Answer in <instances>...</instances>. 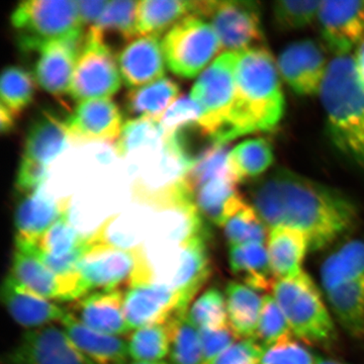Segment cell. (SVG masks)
Returning <instances> with one entry per match:
<instances>
[{
  "label": "cell",
  "mask_w": 364,
  "mask_h": 364,
  "mask_svg": "<svg viewBox=\"0 0 364 364\" xmlns=\"http://www.w3.org/2000/svg\"><path fill=\"white\" fill-rule=\"evenodd\" d=\"M317 20L323 40L336 56L348 55L364 39V1H322Z\"/></svg>",
  "instance_id": "ac0fdd59"
},
{
  "label": "cell",
  "mask_w": 364,
  "mask_h": 364,
  "mask_svg": "<svg viewBox=\"0 0 364 364\" xmlns=\"http://www.w3.org/2000/svg\"><path fill=\"white\" fill-rule=\"evenodd\" d=\"M87 241L88 238L71 224L66 215H63L43 235L38 245L33 249L42 255L62 257L87 247Z\"/></svg>",
  "instance_id": "b9f144b4"
},
{
  "label": "cell",
  "mask_w": 364,
  "mask_h": 364,
  "mask_svg": "<svg viewBox=\"0 0 364 364\" xmlns=\"http://www.w3.org/2000/svg\"><path fill=\"white\" fill-rule=\"evenodd\" d=\"M1 299L14 322L28 330L61 323L69 312L54 301L33 293L9 273L2 282Z\"/></svg>",
  "instance_id": "ffe728a7"
},
{
  "label": "cell",
  "mask_w": 364,
  "mask_h": 364,
  "mask_svg": "<svg viewBox=\"0 0 364 364\" xmlns=\"http://www.w3.org/2000/svg\"><path fill=\"white\" fill-rule=\"evenodd\" d=\"M155 210L136 203L112 215L88 238V245L102 244L135 250L147 238Z\"/></svg>",
  "instance_id": "603a6c76"
},
{
  "label": "cell",
  "mask_w": 364,
  "mask_h": 364,
  "mask_svg": "<svg viewBox=\"0 0 364 364\" xmlns=\"http://www.w3.org/2000/svg\"><path fill=\"white\" fill-rule=\"evenodd\" d=\"M74 315L98 332L121 337L132 331L124 315V291H93L76 301Z\"/></svg>",
  "instance_id": "cb8c5ba5"
},
{
  "label": "cell",
  "mask_w": 364,
  "mask_h": 364,
  "mask_svg": "<svg viewBox=\"0 0 364 364\" xmlns=\"http://www.w3.org/2000/svg\"><path fill=\"white\" fill-rule=\"evenodd\" d=\"M317 359L304 345L291 339L267 348L260 364H317Z\"/></svg>",
  "instance_id": "c3c4849f"
},
{
  "label": "cell",
  "mask_w": 364,
  "mask_h": 364,
  "mask_svg": "<svg viewBox=\"0 0 364 364\" xmlns=\"http://www.w3.org/2000/svg\"><path fill=\"white\" fill-rule=\"evenodd\" d=\"M229 325L238 338H253L257 329L263 298L243 282H232L226 287Z\"/></svg>",
  "instance_id": "4dcf8cb0"
},
{
  "label": "cell",
  "mask_w": 364,
  "mask_h": 364,
  "mask_svg": "<svg viewBox=\"0 0 364 364\" xmlns=\"http://www.w3.org/2000/svg\"><path fill=\"white\" fill-rule=\"evenodd\" d=\"M1 107L14 116L21 114L35 95V78L21 66H6L0 80Z\"/></svg>",
  "instance_id": "60d3db41"
},
{
  "label": "cell",
  "mask_w": 364,
  "mask_h": 364,
  "mask_svg": "<svg viewBox=\"0 0 364 364\" xmlns=\"http://www.w3.org/2000/svg\"><path fill=\"white\" fill-rule=\"evenodd\" d=\"M21 51L32 54L47 43L83 35L77 1L28 0L20 2L11 14Z\"/></svg>",
  "instance_id": "8992f818"
},
{
  "label": "cell",
  "mask_w": 364,
  "mask_h": 364,
  "mask_svg": "<svg viewBox=\"0 0 364 364\" xmlns=\"http://www.w3.org/2000/svg\"><path fill=\"white\" fill-rule=\"evenodd\" d=\"M135 265L134 250L93 244L83 255L79 273L88 294L112 291L123 284L129 287Z\"/></svg>",
  "instance_id": "9a60e30c"
},
{
  "label": "cell",
  "mask_w": 364,
  "mask_h": 364,
  "mask_svg": "<svg viewBox=\"0 0 364 364\" xmlns=\"http://www.w3.org/2000/svg\"><path fill=\"white\" fill-rule=\"evenodd\" d=\"M170 331L169 363L171 364H205L200 330L181 313L168 321Z\"/></svg>",
  "instance_id": "f35d334b"
},
{
  "label": "cell",
  "mask_w": 364,
  "mask_h": 364,
  "mask_svg": "<svg viewBox=\"0 0 364 364\" xmlns=\"http://www.w3.org/2000/svg\"><path fill=\"white\" fill-rule=\"evenodd\" d=\"M317 364H348L342 363V361L335 360V359L318 358Z\"/></svg>",
  "instance_id": "9f6ffc18"
},
{
  "label": "cell",
  "mask_w": 364,
  "mask_h": 364,
  "mask_svg": "<svg viewBox=\"0 0 364 364\" xmlns=\"http://www.w3.org/2000/svg\"><path fill=\"white\" fill-rule=\"evenodd\" d=\"M166 136L159 122L151 117H135L124 124L116 143L117 156L126 162L130 174L146 159L162 149Z\"/></svg>",
  "instance_id": "d4e9b609"
},
{
  "label": "cell",
  "mask_w": 364,
  "mask_h": 364,
  "mask_svg": "<svg viewBox=\"0 0 364 364\" xmlns=\"http://www.w3.org/2000/svg\"><path fill=\"white\" fill-rule=\"evenodd\" d=\"M237 57L238 52L226 51L218 56L200 74L189 95L203 107L198 128L212 143H217L233 109Z\"/></svg>",
  "instance_id": "52a82bcc"
},
{
  "label": "cell",
  "mask_w": 364,
  "mask_h": 364,
  "mask_svg": "<svg viewBox=\"0 0 364 364\" xmlns=\"http://www.w3.org/2000/svg\"><path fill=\"white\" fill-rule=\"evenodd\" d=\"M193 14V1L143 0L138 4V32L140 36L160 37Z\"/></svg>",
  "instance_id": "d590c367"
},
{
  "label": "cell",
  "mask_w": 364,
  "mask_h": 364,
  "mask_svg": "<svg viewBox=\"0 0 364 364\" xmlns=\"http://www.w3.org/2000/svg\"><path fill=\"white\" fill-rule=\"evenodd\" d=\"M72 140L76 142H112L123 129V116L111 98L79 102L66 121Z\"/></svg>",
  "instance_id": "d6986e66"
},
{
  "label": "cell",
  "mask_w": 364,
  "mask_h": 364,
  "mask_svg": "<svg viewBox=\"0 0 364 364\" xmlns=\"http://www.w3.org/2000/svg\"><path fill=\"white\" fill-rule=\"evenodd\" d=\"M335 318L356 338L364 337V277L342 284L325 294Z\"/></svg>",
  "instance_id": "e575fe53"
},
{
  "label": "cell",
  "mask_w": 364,
  "mask_h": 364,
  "mask_svg": "<svg viewBox=\"0 0 364 364\" xmlns=\"http://www.w3.org/2000/svg\"><path fill=\"white\" fill-rule=\"evenodd\" d=\"M234 178L215 179L203 184L193 193V200L202 217L224 227L246 202Z\"/></svg>",
  "instance_id": "f1b7e54d"
},
{
  "label": "cell",
  "mask_w": 364,
  "mask_h": 364,
  "mask_svg": "<svg viewBox=\"0 0 364 364\" xmlns=\"http://www.w3.org/2000/svg\"><path fill=\"white\" fill-rule=\"evenodd\" d=\"M321 2L322 1L309 0H282L274 2L272 6V16L275 25L284 32L306 28L317 20Z\"/></svg>",
  "instance_id": "bcb514c9"
},
{
  "label": "cell",
  "mask_w": 364,
  "mask_h": 364,
  "mask_svg": "<svg viewBox=\"0 0 364 364\" xmlns=\"http://www.w3.org/2000/svg\"><path fill=\"white\" fill-rule=\"evenodd\" d=\"M169 70L183 78H193L207 67L222 49L210 23L196 16L179 21L162 39Z\"/></svg>",
  "instance_id": "9c48e42d"
},
{
  "label": "cell",
  "mask_w": 364,
  "mask_h": 364,
  "mask_svg": "<svg viewBox=\"0 0 364 364\" xmlns=\"http://www.w3.org/2000/svg\"><path fill=\"white\" fill-rule=\"evenodd\" d=\"M279 76L277 64L264 46L238 52L233 109L218 144L272 131L279 124L286 107Z\"/></svg>",
  "instance_id": "7a4b0ae2"
},
{
  "label": "cell",
  "mask_w": 364,
  "mask_h": 364,
  "mask_svg": "<svg viewBox=\"0 0 364 364\" xmlns=\"http://www.w3.org/2000/svg\"><path fill=\"white\" fill-rule=\"evenodd\" d=\"M264 351L253 338L237 340L210 364H260Z\"/></svg>",
  "instance_id": "f907efd6"
},
{
  "label": "cell",
  "mask_w": 364,
  "mask_h": 364,
  "mask_svg": "<svg viewBox=\"0 0 364 364\" xmlns=\"http://www.w3.org/2000/svg\"><path fill=\"white\" fill-rule=\"evenodd\" d=\"M193 16L214 28L226 52H242L263 46L259 4L254 1H193Z\"/></svg>",
  "instance_id": "ba28073f"
},
{
  "label": "cell",
  "mask_w": 364,
  "mask_h": 364,
  "mask_svg": "<svg viewBox=\"0 0 364 364\" xmlns=\"http://www.w3.org/2000/svg\"><path fill=\"white\" fill-rule=\"evenodd\" d=\"M9 359L11 363L21 364H95L78 348L65 330L56 325L23 333Z\"/></svg>",
  "instance_id": "4fadbf2b"
},
{
  "label": "cell",
  "mask_w": 364,
  "mask_h": 364,
  "mask_svg": "<svg viewBox=\"0 0 364 364\" xmlns=\"http://www.w3.org/2000/svg\"><path fill=\"white\" fill-rule=\"evenodd\" d=\"M318 93L333 144L364 168V85L350 54L329 62Z\"/></svg>",
  "instance_id": "3957f363"
},
{
  "label": "cell",
  "mask_w": 364,
  "mask_h": 364,
  "mask_svg": "<svg viewBox=\"0 0 364 364\" xmlns=\"http://www.w3.org/2000/svg\"><path fill=\"white\" fill-rule=\"evenodd\" d=\"M251 198L269 229L284 226L303 232L311 250L329 246L358 218L355 205L343 193L291 170L279 169L261 179Z\"/></svg>",
  "instance_id": "6da1fadb"
},
{
  "label": "cell",
  "mask_w": 364,
  "mask_h": 364,
  "mask_svg": "<svg viewBox=\"0 0 364 364\" xmlns=\"http://www.w3.org/2000/svg\"><path fill=\"white\" fill-rule=\"evenodd\" d=\"M224 229L229 247L249 243L267 244L269 233V228L257 210L247 203L226 223Z\"/></svg>",
  "instance_id": "7bdbcfd3"
},
{
  "label": "cell",
  "mask_w": 364,
  "mask_h": 364,
  "mask_svg": "<svg viewBox=\"0 0 364 364\" xmlns=\"http://www.w3.org/2000/svg\"><path fill=\"white\" fill-rule=\"evenodd\" d=\"M191 294L157 284H140L124 291V315L132 331L146 326L164 324L188 312Z\"/></svg>",
  "instance_id": "8fae6325"
},
{
  "label": "cell",
  "mask_w": 364,
  "mask_h": 364,
  "mask_svg": "<svg viewBox=\"0 0 364 364\" xmlns=\"http://www.w3.org/2000/svg\"><path fill=\"white\" fill-rule=\"evenodd\" d=\"M127 364H171L169 361H157V363H138V361H129Z\"/></svg>",
  "instance_id": "6f0895ef"
},
{
  "label": "cell",
  "mask_w": 364,
  "mask_h": 364,
  "mask_svg": "<svg viewBox=\"0 0 364 364\" xmlns=\"http://www.w3.org/2000/svg\"><path fill=\"white\" fill-rule=\"evenodd\" d=\"M121 85V72L114 53L88 30L72 76L69 95L78 102L109 98Z\"/></svg>",
  "instance_id": "30bf717a"
},
{
  "label": "cell",
  "mask_w": 364,
  "mask_h": 364,
  "mask_svg": "<svg viewBox=\"0 0 364 364\" xmlns=\"http://www.w3.org/2000/svg\"><path fill=\"white\" fill-rule=\"evenodd\" d=\"M107 0H78L79 16L83 26H93L104 14L109 6Z\"/></svg>",
  "instance_id": "f5cc1de1"
},
{
  "label": "cell",
  "mask_w": 364,
  "mask_h": 364,
  "mask_svg": "<svg viewBox=\"0 0 364 364\" xmlns=\"http://www.w3.org/2000/svg\"><path fill=\"white\" fill-rule=\"evenodd\" d=\"M267 248L270 264L277 279L296 277L303 270V262L310 242L303 232L279 226L269 229Z\"/></svg>",
  "instance_id": "83f0119b"
},
{
  "label": "cell",
  "mask_w": 364,
  "mask_h": 364,
  "mask_svg": "<svg viewBox=\"0 0 364 364\" xmlns=\"http://www.w3.org/2000/svg\"><path fill=\"white\" fill-rule=\"evenodd\" d=\"M138 1L130 0L109 1L102 18L90 26V30L109 48L112 39L114 40V47L116 44L128 45L140 36L138 32Z\"/></svg>",
  "instance_id": "1f68e13d"
},
{
  "label": "cell",
  "mask_w": 364,
  "mask_h": 364,
  "mask_svg": "<svg viewBox=\"0 0 364 364\" xmlns=\"http://www.w3.org/2000/svg\"><path fill=\"white\" fill-rule=\"evenodd\" d=\"M188 318L198 330L229 325L226 296L215 287L207 289L189 306Z\"/></svg>",
  "instance_id": "f6af8a7d"
},
{
  "label": "cell",
  "mask_w": 364,
  "mask_h": 364,
  "mask_svg": "<svg viewBox=\"0 0 364 364\" xmlns=\"http://www.w3.org/2000/svg\"><path fill=\"white\" fill-rule=\"evenodd\" d=\"M273 160L272 145L264 138L243 141L230 153V164L239 182L262 176Z\"/></svg>",
  "instance_id": "74e56055"
},
{
  "label": "cell",
  "mask_w": 364,
  "mask_h": 364,
  "mask_svg": "<svg viewBox=\"0 0 364 364\" xmlns=\"http://www.w3.org/2000/svg\"><path fill=\"white\" fill-rule=\"evenodd\" d=\"M9 274L33 293L51 301H78L86 294L80 273L56 274L33 251L16 248Z\"/></svg>",
  "instance_id": "7c38bea8"
},
{
  "label": "cell",
  "mask_w": 364,
  "mask_h": 364,
  "mask_svg": "<svg viewBox=\"0 0 364 364\" xmlns=\"http://www.w3.org/2000/svg\"><path fill=\"white\" fill-rule=\"evenodd\" d=\"M229 263L232 272L240 277L242 282L255 291H272L279 280L270 264L267 244L230 246Z\"/></svg>",
  "instance_id": "f546056e"
},
{
  "label": "cell",
  "mask_w": 364,
  "mask_h": 364,
  "mask_svg": "<svg viewBox=\"0 0 364 364\" xmlns=\"http://www.w3.org/2000/svg\"><path fill=\"white\" fill-rule=\"evenodd\" d=\"M354 62H355L356 70H358L359 78H360V81L364 85V39L356 47Z\"/></svg>",
  "instance_id": "11a10c76"
},
{
  "label": "cell",
  "mask_w": 364,
  "mask_h": 364,
  "mask_svg": "<svg viewBox=\"0 0 364 364\" xmlns=\"http://www.w3.org/2000/svg\"><path fill=\"white\" fill-rule=\"evenodd\" d=\"M364 277V240L355 239L330 254L320 270L325 294L342 284Z\"/></svg>",
  "instance_id": "d6a6232c"
},
{
  "label": "cell",
  "mask_w": 364,
  "mask_h": 364,
  "mask_svg": "<svg viewBox=\"0 0 364 364\" xmlns=\"http://www.w3.org/2000/svg\"><path fill=\"white\" fill-rule=\"evenodd\" d=\"M147 238L142 246L171 248L203 234L202 215L193 198H184L154 208Z\"/></svg>",
  "instance_id": "e0dca14e"
},
{
  "label": "cell",
  "mask_w": 364,
  "mask_h": 364,
  "mask_svg": "<svg viewBox=\"0 0 364 364\" xmlns=\"http://www.w3.org/2000/svg\"><path fill=\"white\" fill-rule=\"evenodd\" d=\"M16 117L4 107H0V124H1L2 133H9L13 130Z\"/></svg>",
  "instance_id": "db71d44e"
},
{
  "label": "cell",
  "mask_w": 364,
  "mask_h": 364,
  "mask_svg": "<svg viewBox=\"0 0 364 364\" xmlns=\"http://www.w3.org/2000/svg\"><path fill=\"white\" fill-rule=\"evenodd\" d=\"M328 66L325 50L311 39L291 43L277 60V69L284 82L304 97L320 92Z\"/></svg>",
  "instance_id": "5bb4252c"
},
{
  "label": "cell",
  "mask_w": 364,
  "mask_h": 364,
  "mask_svg": "<svg viewBox=\"0 0 364 364\" xmlns=\"http://www.w3.org/2000/svg\"><path fill=\"white\" fill-rule=\"evenodd\" d=\"M61 327L79 349L95 364H127L130 361L128 341L91 329L68 312Z\"/></svg>",
  "instance_id": "484cf974"
},
{
  "label": "cell",
  "mask_w": 364,
  "mask_h": 364,
  "mask_svg": "<svg viewBox=\"0 0 364 364\" xmlns=\"http://www.w3.org/2000/svg\"><path fill=\"white\" fill-rule=\"evenodd\" d=\"M230 153L227 144L218 143H212L200 151L184 178L193 196L196 189L215 179L234 178L239 182L230 164Z\"/></svg>",
  "instance_id": "8d00e7d4"
},
{
  "label": "cell",
  "mask_w": 364,
  "mask_h": 364,
  "mask_svg": "<svg viewBox=\"0 0 364 364\" xmlns=\"http://www.w3.org/2000/svg\"><path fill=\"white\" fill-rule=\"evenodd\" d=\"M293 335L284 313L272 294L264 296L257 329L253 339L267 350L269 347L291 340Z\"/></svg>",
  "instance_id": "ee69618b"
},
{
  "label": "cell",
  "mask_w": 364,
  "mask_h": 364,
  "mask_svg": "<svg viewBox=\"0 0 364 364\" xmlns=\"http://www.w3.org/2000/svg\"><path fill=\"white\" fill-rule=\"evenodd\" d=\"M65 215V208L41 186L21 200L14 215L16 248H35L43 235Z\"/></svg>",
  "instance_id": "7402d4cb"
},
{
  "label": "cell",
  "mask_w": 364,
  "mask_h": 364,
  "mask_svg": "<svg viewBox=\"0 0 364 364\" xmlns=\"http://www.w3.org/2000/svg\"><path fill=\"white\" fill-rule=\"evenodd\" d=\"M272 296L284 313L294 336L313 344H325L335 338L331 314L312 277L306 272L279 279Z\"/></svg>",
  "instance_id": "5b68a950"
},
{
  "label": "cell",
  "mask_w": 364,
  "mask_h": 364,
  "mask_svg": "<svg viewBox=\"0 0 364 364\" xmlns=\"http://www.w3.org/2000/svg\"><path fill=\"white\" fill-rule=\"evenodd\" d=\"M171 248H141L136 277L142 284H157L193 296L210 274V256L203 236Z\"/></svg>",
  "instance_id": "277c9868"
},
{
  "label": "cell",
  "mask_w": 364,
  "mask_h": 364,
  "mask_svg": "<svg viewBox=\"0 0 364 364\" xmlns=\"http://www.w3.org/2000/svg\"><path fill=\"white\" fill-rule=\"evenodd\" d=\"M49 176V170L44 165L21 159L16 176V188L28 195L44 186Z\"/></svg>",
  "instance_id": "816d5d0a"
},
{
  "label": "cell",
  "mask_w": 364,
  "mask_h": 364,
  "mask_svg": "<svg viewBox=\"0 0 364 364\" xmlns=\"http://www.w3.org/2000/svg\"><path fill=\"white\" fill-rule=\"evenodd\" d=\"M11 364H21V363H11Z\"/></svg>",
  "instance_id": "680465c9"
},
{
  "label": "cell",
  "mask_w": 364,
  "mask_h": 364,
  "mask_svg": "<svg viewBox=\"0 0 364 364\" xmlns=\"http://www.w3.org/2000/svg\"><path fill=\"white\" fill-rule=\"evenodd\" d=\"M71 141L66 122L51 112H44L28 132L23 159L49 167L68 149Z\"/></svg>",
  "instance_id": "4316f807"
},
{
  "label": "cell",
  "mask_w": 364,
  "mask_h": 364,
  "mask_svg": "<svg viewBox=\"0 0 364 364\" xmlns=\"http://www.w3.org/2000/svg\"><path fill=\"white\" fill-rule=\"evenodd\" d=\"M85 42L83 33L41 46L33 52L38 54L33 71L37 85L53 97L69 95L72 76Z\"/></svg>",
  "instance_id": "2e32d148"
},
{
  "label": "cell",
  "mask_w": 364,
  "mask_h": 364,
  "mask_svg": "<svg viewBox=\"0 0 364 364\" xmlns=\"http://www.w3.org/2000/svg\"><path fill=\"white\" fill-rule=\"evenodd\" d=\"M181 88L173 80L163 77L149 85L134 88L126 97V111L136 117L159 121L167 109L178 100Z\"/></svg>",
  "instance_id": "836d02e7"
},
{
  "label": "cell",
  "mask_w": 364,
  "mask_h": 364,
  "mask_svg": "<svg viewBox=\"0 0 364 364\" xmlns=\"http://www.w3.org/2000/svg\"><path fill=\"white\" fill-rule=\"evenodd\" d=\"M117 60L122 80L132 90L164 77L166 61L157 36H139L117 53Z\"/></svg>",
  "instance_id": "44dd1931"
},
{
  "label": "cell",
  "mask_w": 364,
  "mask_h": 364,
  "mask_svg": "<svg viewBox=\"0 0 364 364\" xmlns=\"http://www.w3.org/2000/svg\"><path fill=\"white\" fill-rule=\"evenodd\" d=\"M132 361L157 363L169 354L170 331L168 322L146 326L132 332L128 341Z\"/></svg>",
  "instance_id": "ab89813d"
},
{
  "label": "cell",
  "mask_w": 364,
  "mask_h": 364,
  "mask_svg": "<svg viewBox=\"0 0 364 364\" xmlns=\"http://www.w3.org/2000/svg\"><path fill=\"white\" fill-rule=\"evenodd\" d=\"M200 342L205 364H210L238 339L230 325L200 329Z\"/></svg>",
  "instance_id": "681fc988"
},
{
  "label": "cell",
  "mask_w": 364,
  "mask_h": 364,
  "mask_svg": "<svg viewBox=\"0 0 364 364\" xmlns=\"http://www.w3.org/2000/svg\"><path fill=\"white\" fill-rule=\"evenodd\" d=\"M203 117V109L191 95L179 97L170 105L159 119V124L166 138L176 132L198 126Z\"/></svg>",
  "instance_id": "7dc6e473"
}]
</instances>
